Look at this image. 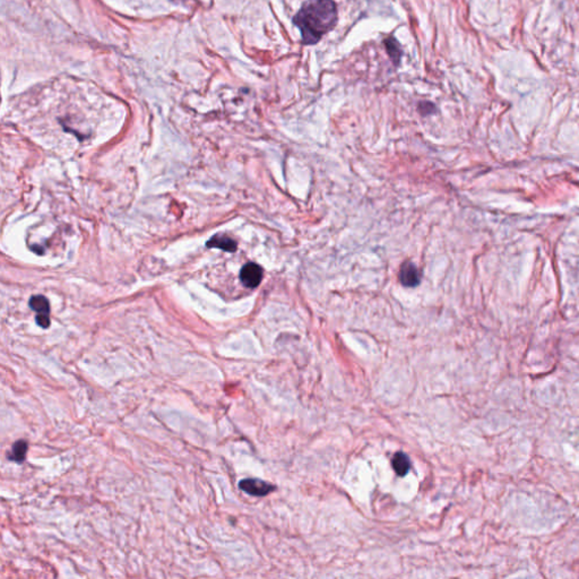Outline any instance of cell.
<instances>
[{"label": "cell", "instance_id": "5b68a950", "mask_svg": "<svg viewBox=\"0 0 579 579\" xmlns=\"http://www.w3.org/2000/svg\"><path fill=\"white\" fill-rule=\"evenodd\" d=\"M399 281L403 286H408V288L418 286L420 283V273L418 268L410 262L403 264L399 271Z\"/></svg>", "mask_w": 579, "mask_h": 579}, {"label": "cell", "instance_id": "6da1fadb", "mask_svg": "<svg viewBox=\"0 0 579 579\" xmlns=\"http://www.w3.org/2000/svg\"><path fill=\"white\" fill-rule=\"evenodd\" d=\"M338 21V7L333 0H308L293 18L302 44L314 46L331 32Z\"/></svg>", "mask_w": 579, "mask_h": 579}, {"label": "cell", "instance_id": "8992f818", "mask_svg": "<svg viewBox=\"0 0 579 579\" xmlns=\"http://www.w3.org/2000/svg\"><path fill=\"white\" fill-rule=\"evenodd\" d=\"M207 247L218 248L221 251L233 253L237 251V242L225 234H216L206 244Z\"/></svg>", "mask_w": 579, "mask_h": 579}, {"label": "cell", "instance_id": "277c9868", "mask_svg": "<svg viewBox=\"0 0 579 579\" xmlns=\"http://www.w3.org/2000/svg\"><path fill=\"white\" fill-rule=\"evenodd\" d=\"M240 279L247 288H257L262 279V269L255 262H248L240 272Z\"/></svg>", "mask_w": 579, "mask_h": 579}, {"label": "cell", "instance_id": "3957f363", "mask_svg": "<svg viewBox=\"0 0 579 579\" xmlns=\"http://www.w3.org/2000/svg\"><path fill=\"white\" fill-rule=\"evenodd\" d=\"M239 488L248 495L255 497H264L275 490V486L258 479H245L239 484Z\"/></svg>", "mask_w": 579, "mask_h": 579}, {"label": "cell", "instance_id": "7a4b0ae2", "mask_svg": "<svg viewBox=\"0 0 579 579\" xmlns=\"http://www.w3.org/2000/svg\"><path fill=\"white\" fill-rule=\"evenodd\" d=\"M29 307L36 312V324L42 328H48L50 326V306L47 298L44 295H34L29 300Z\"/></svg>", "mask_w": 579, "mask_h": 579}, {"label": "cell", "instance_id": "52a82bcc", "mask_svg": "<svg viewBox=\"0 0 579 579\" xmlns=\"http://www.w3.org/2000/svg\"><path fill=\"white\" fill-rule=\"evenodd\" d=\"M393 467L399 477L408 474L411 469V460L404 453H397L393 458Z\"/></svg>", "mask_w": 579, "mask_h": 579}, {"label": "cell", "instance_id": "ba28073f", "mask_svg": "<svg viewBox=\"0 0 579 579\" xmlns=\"http://www.w3.org/2000/svg\"><path fill=\"white\" fill-rule=\"evenodd\" d=\"M385 44H386V49H387L392 62L395 65H399L402 58V49L399 47V42L396 41L394 38H388L385 40Z\"/></svg>", "mask_w": 579, "mask_h": 579}, {"label": "cell", "instance_id": "9c48e42d", "mask_svg": "<svg viewBox=\"0 0 579 579\" xmlns=\"http://www.w3.org/2000/svg\"><path fill=\"white\" fill-rule=\"evenodd\" d=\"M27 451V443L24 440H18L13 445L12 451L9 455V460H15L18 463H22L25 460Z\"/></svg>", "mask_w": 579, "mask_h": 579}]
</instances>
